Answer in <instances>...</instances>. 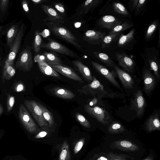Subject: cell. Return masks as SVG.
Segmentation results:
<instances>
[{"mask_svg": "<svg viewBox=\"0 0 160 160\" xmlns=\"http://www.w3.org/2000/svg\"><path fill=\"white\" fill-rule=\"evenodd\" d=\"M47 135V132H46L42 131L40 132L35 137L36 139L40 138L45 137Z\"/></svg>", "mask_w": 160, "mask_h": 160, "instance_id": "48", "label": "cell"}, {"mask_svg": "<svg viewBox=\"0 0 160 160\" xmlns=\"http://www.w3.org/2000/svg\"><path fill=\"white\" fill-rule=\"evenodd\" d=\"M102 2L101 0H87L81 3L77 10L78 15L83 16L92 11Z\"/></svg>", "mask_w": 160, "mask_h": 160, "instance_id": "16", "label": "cell"}, {"mask_svg": "<svg viewBox=\"0 0 160 160\" xmlns=\"http://www.w3.org/2000/svg\"><path fill=\"white\" fill-rule=\"evenodd\" d=\"M98 101L97 99L96 98H94L89 103V106H92L95 105Z\"/></svg>", "mask_w": 160, "mask_h": 160, "instance_id": "51", "label": "cell"}, {"mask_svg": "<svg viewBox=\"0 0 160 160\" xmlns=\"http://www.w3.org/2000/svg\"><path fill=\"white\" fill-rule=\"evenodd\" d=\"M1 2V10L3 12H5L8 7L9 1L8 0H2Z\"/></svg>", "mask_w": 160, "mask_h": 160, "instance_id": "45", "label": "cell"}, {"mask_svg": "<svg viewBox=\"0 0 160 160\" xmlns=\"http://www.w3.org/2000/svg\"><path fill=\"white\" fill-rule=\"evenodd\" d=\"M112 6L114 11L118 13L127 16L129 15V13L125 7L119 2H114Z\"/></svg>", "mask_w": 160, "mask_h": 160, "instance_id": "36", "label": "cell"}, {"mask_svg": "<svg viewBox=\"0 0 160 160\" xmlns=\"http://www.w3.org/2000/svg\"><path fill=\"white\" fill-rule=\"evenodd\" d=\"M155 60V59H148L150 67V70H152L156 77L159 79L160 77L159 74V68L158 64V62H157Z\"/></svg>", "mask_w": 160, "mask_h": 160, "instance_id": "38", "label": "cell"}, {"mask_svg": "<svg viewBox=\"0 0 160 160\" xmlns=\"http://www.w3.org/2000/svg\"><path fill=\"white\" fill-rule=\"evenodd\" d=\"M31 1L35 5L41 4L44 2H47L45 0H32Z\"/></svg>", "mask_w": 160, "mask_h": 160, "instance_id": "50", "label": "cell"}, {"mask_svg": "<svg viewBox=\"0 0 160 160\" xmlns=\"http://www.w3.org/2000/svg\"><path fill=\"white\" fill-rule=\"evenodd\" d=\"M52 93L57 97L64 99H71L74 98L75 94L70 90L60 87H56L52 89Z\"/></svg>", "mask_w": 160, "mask_h": 160, "instance_id": "23", "label": "cell"}, {"mask_svg": "<svg viewBox=\"0 0 160 160\" xmlns=\"http://www.w3.org/2000/svg\"><path fill=\"white\" fill-rule=\"evenodd\" d=\"M24 35V24L22 23L10 47L9 52L4 65L8 63H13L14 60L19 50Z\"/></svg>", "mask_w": 160, "mask_h": 160, "instance_id": "6", "label": "cell"}, {"mask_svg": "<svg viewBox=\"0 0 160 160\" xmlns=\"http://www.w3.org/2000/svg\"><path fill=\"white\" fill-rule=\"evenodd\" d=\"M111 148H116L127 151H136L139 148L138 145L134 143L126 140L115 141L110 145Z\"/></svg>", "mask_w": 160, "mask_h": 160, "instance_id": "17", "label": "cell"}, {"mask_svg": "<svg viewBox=\"0 0 160 160\" xmlns=\"http://www.w3.org/2000/svg\"><path fill=\"white\" fill-rule=\"evenodd\" d=\"M116 57L118 64L125 71L129 73L133 72L135 63L132 58L124 53H117Z\"/></svg>", "mask_w": 160, "mask_h": 160, "instance_id": "13", "label": "cell"}, {"mask_svg": "<svg viewBox=\"0 0 160 160\" xmlns=\"http://www.w3.org/2000/svg\"><path fill=\"white\" fill-rule=\"evenodd\" d=\"M13 63H8L4 66L2 74V79H11L14 75L16 71L13 67Z\"/></svg>", "mask_w": 160, "mask_h": 160, "instance_id": "27", "label": "cell"}, {"mask_svg": "<svg viewBox=\"0 0 160 160\" xmlns=\"http://www.w3.org/2000/svg\"><path fill=\"white\" fill-rule=\"evenodd\" d=\"M2 28V27H0V33Z\"/></svg>", "mask_w": 160, "mask_h": 160, "instance_id": "56", "label": "cell"}, {"mask_svg": "<svg viewBox=\"0 0 160 160\" xmlns=\"http://www.w3.org/2000/svg\"><path fill=\"white\" fill-rule=\"evenodd\" d=\"M23 102L40 127L48 125V122L43 117L42 110L38 103L34 100H24Z\"/></svg>", "mask_w": 160, "mask_h": 160, "instance_id": "7", "label": "cell"}, {"mask_svg": "<svg viewBox=\"0 0 160 160\" xmlns=\"http://www.w3.org/2000/svg\"><path fill=\"white\" fill-rule=\"evenodd\" d=\"M133 26V24L127 21L118 25L110 30L108 34L114 33L121 32L122 31L126 30Z\"/></svg>", "mask_w": 160, "mask_h": 160, "instance_id": "34", "label": "cell"}, {"mask_svg": "<svg viewBox=\"0 0 160 160\" xmlns=\"http://www.w3.org/2000/svg\"><path fill=\"white\" fill-rule=\"evenodd\" d=\"M0 137H1V135H0Z\"/></svg>", "mask_w": 160, "mask_h": 160, "instance_id": "57", "label": "cell"}, {"mask_svg": "<svg viewBox=\"0 0 160 160\" xmlns=\"http://www.w3.org/2000/svg\"><path fill=\"white\" fill-rule=\"evenodd\" d=\"M18 115L22 124L28 132L34 133L38 130L37 125L23 104H21L19 106Z\"/></svg>", "mask_w": 160, "mask_h": 160, "instance_id": "5", "label": "cell"}, {"mask_svg": "<svg viewBox=\"0 0 160 160\" xmlns=\"http://www.w3.org/2000/svg\"><path fill=\"white\" fill-rule=\"evenodd\" d=\"M75 117L76 120L83 127L89 128L91 127L90 122L82 114L77 112L75 113Z\"/></svg>", "mask_w": 160, "mask_h": 160, "instance_id": "37", "label": "cell"}, {"mask_svg": "<svg viewBox=\"0 0 160 160\" xmlns=\"http://www.w3.org/2000/svg\"><path fill=\"white\" fill-rule=\"evenodd\" d=\"M22 4L24 11L27 12H28L29 9L27 1L25 0H22Z\"/></svg>", "mask_w": 160, "mask_h": 160, "instance_id": "46", "label": "cell"}, {"mask_svg": "<svg viewBox=\"0 0 160 160\" xmlns=\"http://www.w3.org/2000/svg\"><path fill=\"white\" fill-rule=\"evenodd\" d=\"M46 25L56 36L72 44L78 49L81 48V47L75 37L69 30L61 26L59 23L48 22L46 23Z\"/></svg>", "mask_w": 160, "mask_h": 160, "instance_id": "1", "label": "cell"}, {"mask_svg": "<svg viewBox=\"0 0 160 160\" xmlns=\"http://www.w3.org/2000/svg\"><path fill=\"white\" fill-rule=\"evenodd\" d=\"M121 33V32H117L106 35L101 43L102 48L104 49L110 47L113 42L118 40Z\"/></svg>", "mask_w": 160, "mask_h": 160, "instance_id": "24", "label": "cell"}, {"mask_svg": "<svg viewBox=\"0 0 160 160\" xmlns=\"http://www.w3.org/2000/svg\"><path fill=\"white\" fill-rule=\"evenodd\" d=\"M14 97L10 94H8L7 98V110L9 112L12 109L15 103Z\"/></svg>", "mask_w": 160, "mask_h": 160, "instance_id": "41", "label": "cell"}, {"mask_svg": "<svg viewBox=\"0 0 160 160\" xmlns=\"http://www.w3.org/2000/svg\"><path fill=\"white\" fill-rule=\"evenodd\" d=\"M158 20H154L148 27L145 34V38L148 40L150 39L157 29L158 25Z\"/></svg>", "mask_w": 160, "mask_h": 160, "instance_id": "35", "label": "cell"}, {"mask_svg": "<svg viewBox=\"0 0 160 160\" xmlns=\"http://www.w3.org/2000/svg\"><path fill=\"white\" fill-rule=\"evenodd\" d=\"M34 60L38 63L40 70L43 74L56 78L60 77L59 74L44 61L42 55H36Z\"/></svg>", "mask_w": 160, "mask_h": 160, "instance_id": "12", "label": "cell"}, {"mask_svg": "<svg viewBox=\"0 0 160 160\" xmlns=\"http://www.w3.org/2000/svg\"><path fill=\"white\" fill-rule=\"evenodd\" d=\"M42 43V39L39 31L37 30L35 32L33 42V49L35 53H37L40 51Z\"/></svg>", "mask_w": 160, "mask_h": 160, "instance_id": "32", "label": "cell"}, {"mask_svg": "<svg viewBox=\"0 0 160 160\" xmlns=\"http://www.w3.org/2000/svg\"><path fill=\"white\" fill-rule=\"evenodd\" d=\"M105 32L89 30L84 34L83 39L89 43L93 45L100 44L106 35Z\"/></svg>", "mask_w": 160, "mask_h": 160, "instance_id": "14", "label": "cell"}, {"mask_svg": "<svg viewBox=\"0 0 160 160\" xmlns=\"http://www.w3.org/2000/svg\"><path fill=\"white\" fill-rule=\"evenodd\" d=\"M142 160H153L152 157L151 156H148Z\"/></svg>", "mask_w": 160, "mask_h": 160, "instance_id": "52", "label": "cell"}, {"mask_svg": "<svg viewBox=\"0 0 160 160\" xmlns=\"http://www.w3.org/2000/svg\"><path fill=\"white\" fill-rule=\"evenodd\" d=\"M31 48L26 46L19 54L16 62L15 66L17 68L24 72H28L32 68L33 64Z\"/></svg>", "mask_w": 160, "mask_h": 160, "instance_id": "2", "label": "cell"}, {"mask_svg": "<svg viewBox=\"0 0 160 160\" xmlns=\"http://www.w3.org/2000/svg\"><path fill=\"white\" fill-rule=\"evenodd\" d=\"M50 32L48 30H44L40 34L42 35L44 37H46L49 35Z\"/></svg>", "mask_w": 160, "mask_h": 160, "instance_id": "49", "label": "cell"}, {"mask_svg": "<svg viewBox=\"0 0 160 160\" xmlns=\"http://www.w3.org/2000/svg\"><path fill=\"white\" fill-rule=\"evenodd\" d=\"M146 0H139L135 12V16H136L143 10L147 3Z\"/></svg>", "mask_w": 160, "mask_h": 160, "instance_id": "40", "label": "cell"}, {"mask_svg": "<svg viewBox=\"0 0 160 160\" xmlns=\"http://www.w3.org/2000/svg\"><path fill=\"white\" fill-rule=\"evenodd\" d=\"M107 158L108 160H128L124 155L109 153L108 154Z\"/></svg>", "mask_w": 160, "mask_h": 160, "instance_id": "39", "label": "cell"}, {"mask_svg": "<svg viewBox=\"0 0 160 160\" xmlns=\"http://www.w3.org/2000/svg\"><path fill=\"white\" fill-rule=\"evenodd\" d=\"M70 158L69 145L67 141H65L62 144L58 160H70Z\"/></svg>", "mask_w": 160, "mask_h": 160, "instance_id": "31", "label": "cell"}, {"mask_svg": "<svg viewBox=\"0 0 160 160\" xmlns=\"http://www.w3.org/2000/svg\"><path fill=\"white\" fill-rule=\"evenodd\" d=\"M122 23L121 20L110 15H106L101 17L98 22V24L100 27L107 29L109 30Z\"/></svg>", "mask_w": 160, "mask_h": 160, "instance_id": "18", "label": "cell"}, {"mask_svg": "<svg viewBox=\"0 0 160 160\" xmlns=\"http://www.w3.org/2000/svg\"><path fill=\"white\" fill-rule=\"evenodd\" d=\"M47 39L48 41L47 43H42L41 48L72 58H79L76 53L62 44L50 38H48Z\"/></svg>", "mask_w": 160, "mask_h": 160, "instance_id": "4", "label": "cell"}, {"mask_svg": "<svg viewBox=\"0 0 160 160\" xmlns=\"http://www.w3.org/2000/svg\"><path fill=\"white\" fill-rule=\"evenodd\" d=\"M125 130L123 126L117 122H113L110 125L108 132L110 134H116L122 132Z\"/></svg>", "mask_w": 160, "mask_h": 160, "instance_id": "33", "label": "cell"}, {"mask_svg": "<svg viewBox=\"0 0 160 160\" xmlns=\"http://www.w3.org/2000/svg\"><path fill=\"white\" fill-rule=\"evenodd\" d=\"M143 78L144 81V90L148 94L153 90L156 83L155 77L150 70L146 69L143 72Z\"/></svg>", "mask_w": 160, "mask_h": 160, "instance_id": "20", "label": "cell"}, {"mask_svg": "<svg viewBox=\"0 0 160 160\" xmlns=\"http://www.w3.org/2000/svg\"><path fill=\"white\" fill-rule=\"evenodd\" d=\"M3 112V107L1 104H0V116L2 114Z\"/></svg>", "mask_w": 160, "mask_h": 160, "instance_id": "53", "label": "cell"}, {"mask_svg": "<svg viewBox=\"0 0 160 160\" xmlns=\"http://www.w3.org/2000/svg\"><path fill=\"white\" fill-rule=\"evenodd\" d=\"M38 104L42 110L44 119L48 123L49 127L50 128H52L53 127H54L56 124L52 113L44 106L40 103H38Z\"/></svg>", "mask_w": 160, "mask_h": 160, "instance_id": "26", "label": "cell"}, {"mask_svg": "<svg viewBox=\"0 0 160 160\" xmlns=\"http://www.w3.org/2000/svg\"><path fill=\"white\" fill-rule=\"evenodd\" d=\"M78 91L81 93L93 96L98 94L107 93L104 90L103 85L94 76H93V80L91 82L84 85L81 89L78 90Z\"/></svg>", "mask_w": 160, "mask_h": 160, "instance_id": "8", "label": "cell"}, {"mask_svg": "<svg viewBox=\"0 0 160 160\" xmlns=\"http://www.w3.org/2000/svg\"><path fill=\"white\" fill-rule=\"evenodd\" d=\"M135 32V29L133 28L126 35L121 34L118 40V47H123L131 41L134 37Z\"/></svg>", "mask_w": 160, "mask_h": 160, "instance_id": "28", "label": "cell"}, {"mask_svg": "<svg viewBox=\"0 0 160 160\" xmlns=\"http://www.w3.org/2000/svg\"><path fill=\"white\" fill-rule=\"evenodd\" d=\"M145 99L141 90L135 93L131 101V108L136 112L137 115L140 117L143 114L146 106Z\"/></svg>", "mask_w": 160, "mask_h": 160, "instance_id": "9", "label": "cell"}, {"mask_svg": "<svg viewBox=\"0 0 160 160\" xmlns=\"http://www.w3.org/2000/svg\"><path fill=\"white\" fill-rule=\"evenodd\" d=\"M91 64L93 67L99 73L102 75L116 87L118 88H121L120 85L116 80V74L114 71H110L104 66L94 61H92Z\"/></svg>", "mask_w": 160, "mask_h": 160, "instance_id": "10", "label": "cell"}, {"mask_svg": "<svg viewBox=\"0 0 160 160\" xmlns=\"http://www.w3.org/2000/svg\"><path fill=\"white\" fill-rule=\"evenodd\" d=\"M97 160H108V159L103 157H102L99 158Z\"/></svg>", "mask_w": 160, "mask_h": 160, "instance_id": "54", "label": "cell"}, {"mask_svg": "<svg viewBox=\"0 0 160 160\" xmlns=\"http://www.w3.org/2000/svg\"><path fill=\"white\" fill-rule=\"evenodd\" d=\"M84 109L89 115L104 125H108L112 121L109 112L105 109L98 106L93 107L88 105L84 106Z\"/></svg>", "mask_w": 160, "mask_h": 160, "instance_id": "3", "label": "cell"}, {"mask_svg": "<svg viewBox=\"0 0 160 160\" xmlns=\"http://www.w3.org/2000/svg\"><path fill=\"white\" fill-rule=\"evenodd\" d=\"M139 0H131L129 2V8L131 12L135 11Z\"/></svg>", "mask_w": 160, "mask_h": 160, "instance_id": "44", "label": "cell"}, {"mask_svg": "<svg viewBox=\"0 0 160 160\" xmlns=\"http://www.w3.org/2000/svg\"><path fill=\"white\" fill-rule=\"evenodd\" d=\"M2 64V59H1V56H0V66Z\"/></svg>", "mask_w": 160, "mask_h": 160, "instance_id": "55", "label": "cell"}, {"mask_svg": "<svg viewBox=\"0 0 160 160\" xmlns=\"http://www.w3.org/2000/svg\"><path fill=\"white\" fill-rule=\"evenodd\" d=\"M53 5L60 13L63 15L65 14V9L62 4L59 2H54Z\"/></svg>", "mask_w": 160, "mask_h": 160, "instance_id": "43", "label": "cell"}, {"mask_svg": "<svg viewBox=\"0 0 160 160\" xmlns=\"http://www.w3.org/2000/svg\"><path fill=\"white\" fill-rule=\"evenodd\" d=\"M42 55L44 57V61L48 64H63L61 59L54 52H44Z\"/></svg>", "mask_w": 160, "mask_h": 160, "instance_id": "25", "label": "cell"}, {"mask_svg": "<svg viewBox=\"0 0 160 160\" xmlns=\"http://www.w3.org/2000/svg\"><path fill=\"white\" fill-rule=\"evenodd\" d=\"M25 90V87L22 83H18L16 86L15 90L17 92H21Z\"/></svg>", "mask_w": 160, "mask_h": 160, "instance_id": "47", "label": "cell"}, {"mask_svg": "<svg viewBox=\"0 0 160 160\" xmlns=\"http://www.w3.org/2000/svg\"><path fill=\"white\" fill-rule=\"evenodd\" d=\"M41 6L43 10L48 15V17L44 19L43 21L64 23V18L54 8L49 5L45 4H41Z\"/></svg>", "mask_w": 160, "mask_h": 160, "instance_id": "15", "label": "cell"}, {"mask_svg": "<svg viewBox=\"0 0 160 160\" xmlns=\"http://www.w3.org/2000/svg\"><path fill=\"white\" fill-rule=\"evenodd\" d=\"M75 68L78 71L83 78L88 82H92L93 77L89 68L82 62L78 60H73L72 62Z\"/></svg>", "mask_w": 160, "mask_h": 160, "instance_id": "21", "label": "cell"}, {"mask_svg": "<svg viewBox=\"0 0 160 160\" xmlns=\"http://www.w3.org/2000/svg\"><path fill=\"white\" fill-rule=\"evenodd\" d=\"M145 128L148 132L160 131V122L158 114H154L148 119L146 123Z\"/></svg>", "mask_w": 160, "mask_h": 160, "instance_id": "22", "label": "cell"}, {"mask_svg": "<svg viewBox=\"0 0 160 160\" xmlns=\"http://www.w3.org/2000/svg\"><path fill=\"white\" fill-rule=\"evenodd\" d=\"M94 55L106 66L113 67L115 65L113 61L107 54L100 52H94Z\"/></svg>", "mask_w": 160, "mask_h": 160, "instance_id": "30", "label": "cell"}, {"mask_svg": "<svg viewBox=\"0 0 160 160\" xmlns=\"http://www.w3.org/2000/svg\"><path fill=\"white\" fill-rule=\"evenodd\" d=\"M113 68L124 87L127 89L132 88L134 81L132 77L127 72L117 66H115Z\"/></svg>", "mask_w": 160, "mask_h": 160, "instance_id": "19", "label": "cell"}, {"mask_svg": "<svg viewBox=\"0 0 160 160\" xmlns=\"http://www.w3.org/2000/svg\"><path fill=\"white\" fill-rule=\"evenodd\" d=\"M84 143V139L82 138L79 140L76 144L74 147L73 152L76 154L78 153L81 149Z\"/></svg>", "mask_w": 160, "mask_h": 160, "instance_id": "42", "label": "cell"}, {"mask_svg": "<svg viewBox=\"0 0 160 160\" xmlns=\"http://www.w3.org/2000/svg\"><path fill=\"white\" fill-rule=\"evenodd\" d=\"M17 25L12 26L7 33L6 38L7 45L9 47L11 46L13 41L16 38L19 30Z\"/></svg>", "mask_w": 160, "mask_h": 160, "instance_id": "29", "label": "cell"}, {"mask_svg": "<svg viewBox=\"0 0 160 160\" xmlns=\"http://www.w3.org/2000/svg\"><path fill=\"white\" fill-rule=\"evenodd\" d=\"M54 70L71 79L80 82H84L82 79L72 68L62 65L48 64Z\"/></svg>", "mask_w": 160, "mask_h": 160, "instance_id": "11", "label": "cell"}]
</instances>
